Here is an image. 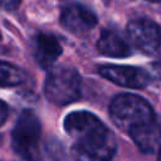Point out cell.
Listing matches in <instances>:
<instances>
[{
    "label": "cell",
    "mask_w": 161,
    "mask_h": 161,
    "mask_svg": "<svg viewBox=\"0 0 161 161\" xmlns=\"http://www.w3.org/2000/svg\"><path fill=\"white\" fill-rule=\"evenodd\" d=\"M62 25L73 34L82 35L91 31L97 24V15L84 5L72 4L63 9Z\"/></svg>",
    "instance_id": "cell-7"
},
{
    "label": "cell",
    "mask_w": 161,
    "mask_h": 161,
    "mask_svg": "<svg viewBox=\"0 0 161 161\" xmlns=\"http://www.w3.org/2000/svg\"><path fill=\"white\" fill-rule=\"evenodd\" d=\"M103 78L126 88H145L152 83L151 73L146 69L128 65H101L97 70Z\"/></svg>",
    "instance_id": "cell-6"
},
{
    "label": "cell",
    "mask_w": 161,
    "mask_h": 161,
    "mask_svg": "<svg viewBox=\"0 0 161 161\" xmlns=\"http://www.w3.org/2000/svg\"><path fill=\"white\" fill-rule=\"evenodd\" d=\"M42 141V125L38 116L30 111H23L11 131L13 150L25 161H30Z\"/></svg>",
    "instance_id": "cell-4"
},
{
    "label": "cell",
    "mask_w": 161,
    "mask_h": 161,
    "mask_svg": "<svg viewBox=\"0 0 161 161\" xmlns=\"http://www.w3.org/2000/svg\"><path fill=\"white\" fill-rule=\"evenodd\" d=\"M25 75L20 68L11 63L0 60V88L15 87L23 83Z\"/></svg>",
    "instance_id": "cell-11"
},
{
    "label": "cell",
    "mask_w": 161,
    "mask_h": 161,
    "mask_svg": "<svg viewBox=\"0 0 161 161\" xmlns=\"http://www.w3.org/2000/svg\"><path fill=\"white\" fill-rule=\"evenodd\" d=\"M157 161H161V147L158 150V158H157Z\"/></svg>",
    "instance_id": "cell-14"
},
{
    "label": "cell",
    "mask_w": 161,
    "mask_h": 161,
    "mask_svg": "<svg viewBox=\"0 0 161 161\" xmlns=\"http://www.w3.org/2000/svg\"><path fill=\"white\" fill-rule=\"evenodd\" d=\"M21 0H0V8L5 10H14L19 6Z\"/></svg>",
    "instance_id": "cell-12"
},
{
    "label": "cell",
    "mask_w": 161,
    "mask_h": 161,
    "mask_svg": "<svg viewBox=\"0 0 161 161\" xmlns=\"http://www.w3.org/2000/svg\"><path fill=\"white\" fill-rule=\"evenodd\" d=\"M109 117L121 131L128 133L135 143L158 125L148 102L131 93L113 98L109 104Z\"/></svg>",
    "instance_id": "cell-2"
},
{
    "label": "cell",
    "mask_w": 161,
    "mask_h": 161,
    "mask_svg": "<svg viewBox=\"0 0 161 161\" xmlns=\"http://www.w3.org/2000/svg\"><path fill=\"white\" fill-rule=\"evenodd\" d=\"M148 1H152V3H161V0H148Z\"/></svg>",
    "instance_id": "cell-15"
},
{
    "label": "cell",
    "mask_w": 161,
    "mask_h": 161,
    "mask_svg": "<svg viewBox=\"0 0 161 161\" xmlns=\"http://www.w3.org/2000/svg\"><path fill=\"white\" fill-rule=\"evenodd\" d=\"M82 93V79L74 68H53L44 82L45 97L57 106H65L79 99Z\"/></svg>",
    "instance_id": "cell-3"
},
{
    "label": "cell",
    "mask_w": 161,
    "mask_h": 161,
    "mask_svg": "<svg viewBox=\"0 0 161 161\" xmlns=\"http://www.w3.org/2000/svg\"><path fill=\"white\" fill-rule=\"evenodd\" d=\"M33 54L36 63L44 68H50L62 54V45L52 34H38L34 39Z\"/></svg>",
    "instance_id": "cell-8"
},
{
    "label": "cell",
    "mask_w": 161,
    "mask_h": 161,
    "mask_svg": "<svg viewBox=\"0 0 161 161\" xmlns=\"http://www.w3.org/2000/svg\"><path fill=\"white\" fill-rule=\"evenodd\" d=\"M97 48L102 54L113 58H123L131 54L126 39L114 30H103L97 42Z\"/></svg>",
    "instance_id": "cell-9"
},
{
    "label": "cell",
    "mask_w": 161,
    "mask_h": 161,
    "mask_svg": "<svg viewBox=\"0 0 161 161\" xmlns=\"http://www.w3.org/2000/svg\"><path fill=\"white\" fill-rule=\"evenodd\" d=\"M73 161H112L117 142L112 131L93 113L75 111L64 118Z\"/></svg>",
    "instance_id": "cell-1"
},
{
    "label": "cell",
    "mask_w": 161,
    "mask_h": 161,
    "mask_svg": "<svg viewBox=\"0 0 161 161\" xmlns=\"http://www.w3.org/2000/svg\"><path fill=\"white\" fill-rule=\"evenodd\" d=\"M126 33L138 50L151 57H161V26L156 23L147 19L132 20Z\"/></svg>",
    "instance_id": "cell-5"
},
{
    "label": "cell",
    "mask_w": 161,
    "mask_h": 161,
    "mask_svg": "<svg viewBox=\"0 0 161 161\" xmlns=\"http://www.w3.org/2000/svg\"><path fill=\"white\" fill-rule=\"evenodd\" d=\"M6 117H8V107L4 102L0 101V126L5 122Z\"/></svg>",
    "instance_id": "cell-13"
},
{
    "label": "cell",
    "mask_w": 161,
    "mask_h": 161,
    "mask_svg": "<svg viewBox=\"0 0 161 161\" xmlns=\"http://www.w3.org/2000/svg\"><path fill=\"white\" fill-rule=\"evenodd\" d=\"M30 161H69L63 143L53 137L42 138L40 145Z\"/></svg>",
    "instance_id": "cell-10"
}]
</instances>
